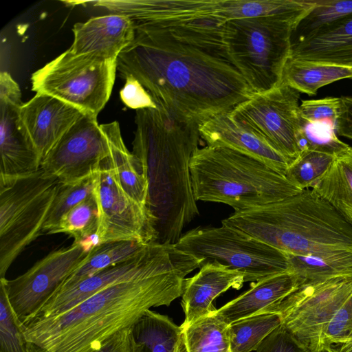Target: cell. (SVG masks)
Returning a JSON list of instances; mask_svg holds the SVG:
<instances>
[{
	"mask_svg": "<svg viewBox=\"0 0 352 352\" xmlns=\"http://www.w3.org/2000/svg\"><path fill=\"white\" fill-rule=\"evenodd\" d=\"M134 25V39L119 54L117 70L122 78L138 80L156 105L200 125L254 94L228 60L163 30Z\"/></svg>",
	"mask_w": 352,
	"mask_h": 352,
	"instance_id": "1",
	"label": "cell"
},
{
	"mask_svg": "<svg viewBox=\"0 0 352 352\" xmlns=\"http://www.w3.org/2000/svg\"><path fill=\"white\" fill-rule=\"evenodd\" d=\"M199 261L171 244L151 267L115 283L61 314L22 326L28 352H91L153 307L182 296Z\"/></svg>",
	"mask_w": 352,
	"mask_h": 352,
	"instance_id": "2",
	"label": "cell"
},
{
	"mask_svg": "<svg viewBox=\"0 0 352 352\" xmlns=\"http://www.w3.org/2000/svg\"><path fill=\"white\" fill-rule=\"evenodd\" d=\"M221 223L285 253L305 281L352 278V226L311 188Z\"/></svg>",
	"mask_w": 352,
	"mask_h": 352,
	"instance_id": "3",
	"label": "cell"
},
{
	"mask_svg": "<svg viewBox=\"0 0 352 352\" xmlns=\"http://www.w3.org/2000/svg\"><path fill=\"white\" fill-rule=\"evenodd\" d=\"M132 154L148 182L146 206L156 220L157 243L175 244L199 212L190 170L199 124L166 109L136 110Z\"/></svg>",
	"mask_w": 352,
	"mask_h": 352,
	"instance_id": "4",
	"label": "cell"
},
{
	"mask_svg": "<svg viewBox=\"0 0 352 352\" xmlns=\"http://www.w3.org/2000/svg\"><path fill=\"white\" fill-rule=\"evenodd\" d=\"M190 170L196 201L224 204L234 212L303 190L261 160L227 147H198L191 158Z\"/></svg>",
	"mask_w": 352,
	"mask_h": 352,
	"instance_id": "5",
	"label": "cell"
},
{
	"mask_svg": "<svg viewBox=\"0 0 352 352\" xmlns=\"http://www.w3.org/2000/svg\"><path fill=\"white\" fill-rule=\"evenodd\" d=\"M315 3L300 10L232 19L225 25L229 61L254 94L278 87L289 58L293 34Z\"/></svg>",
	"mask_w": 352,
	"mask_h": 352,
	"instance_id": "6",
	"label": "cell"
},
{
	"mask_svg": "<svg viewBox=\"0 0 352 352\" xmlns=\"http://www.w3.org/2000/svg\"><path fill=\"white\" fill-rule=\"evenodd\" d=\"M100 5L134 23L192 36L220 33L232 19L292 8L289 0H104Z\"/></svg>",
	"mask_w": 352,
	"mask_h": 352,
	"instance_id": "7",
	"label": "cell"
},
{
	"mask_svg": "<svg viewBox=\"0 0 352 352\" xmlns=\"http://www.w3.org/2000/svg\"><path fill=\"white\" fill-rule=\"evenodd\" d=\"M58 183L41 168L27 175L0 177V278L42 234Z\"/></svg>",
	"mask_w": 352,
	"mask_h": 352,
	"instance_id": "8",
	"label": "cell"
},
{
	"mask_svg": "<svg viewBox=\"0 0 352 352\" xmlns=\"http://www.w3.org/2000/svg\"><path fill=\"white\" fill-rule=\"evenodd\" d=\"M175 246L198 259L201 267L206 263L217 261L242 274L245 282H257L292 272L285 253L224 224L192 229L183 234Z\"/></svg>",
	"mask_w": 352,
	"mask_h": 352,
	"instance_id": "9",
	"label": "cell"
},
{
	"mask_svg": "<svg viewBox=\"0 0 352 352\" xmlns=\"http://www.w3.org/2000/svg\"><path fill=\"white\" fill-rule=\"evenodd\" d=\"M116 70L117 60L67 50L32 74V90L97 118L111 96Z\"/></svg>",
	"mask_w": 352,
	"mask_h": 352,
	"instance_id": "10",
	"label": "cell"
},
{
	"mask_svg": "<svg viewBox=\"0 0 352 352\" xmlns=\"http://www.w3.org/2000/svg\"><path fill=\"white\" fill-rule=\"evenodd\" d=\"M300 92L285 85L254 94L237 104L232 120L266 142L290 165L300 156Z\"/></svg>",
	"mask_w": 352,
	"mask_h": 352,
	"instance_id": "11",
	"label": "cell"
},
{
	"mask_svg": "<svg viewBox=\"0 0 352 352\" xmlns=\"http://www.w3.org/2000/svg\"><path fill=\"white\" fill-rule=\"evenodd\" d=\"M122 139L118 122L99 124L97 118L84 114L44 158L41 168L60 183L78 182L97 172Z\"/></svg>",
	"mask_w": 352,
	"mask_h": 352,
	"instance_id": "12",
	"label": "cell"
},
{
	"mask_svg": "<svg viewBox=\"0 0 352 352\" xmlns=\"http://www.w3.org/2000/svg\"><path fill=\"white\" fill-rule=\"evenodd\" d=\"M351 293L352 278L305 282L272 313H278L282 324L311 350L324 352L327 327Z\"/></svg>",
	"mask_w": 352,
	"mask_h": 352,
	"instance_id": "13",
	"label": "cell"
},
{
	"mask_svg": "<svg viewBox=\"0 0 352 352\" xmlns=\"http://www.w3.org/2000/svg\"><path fill=\"white\" fill-rule=\"evenodd\" d=\"M93 194L99 214L95 245L122 241L144 244L157 241L155 217L146 206L133 199L122 189L110 155L97 171Z\"/></svg>",
	"mask_w": 352,
	"mask_h": 352,
	"instance_id": "14",
	"label": "cell"
},
{
	"mask_svg": "<svg viewBox=\"0 0 352 352\" xmlns=\"http://www.w3.org/2000/svg\"><path fill=\"white\" fill-rule=\"evenodd\" d=\"M93 246L89 243L74 242L69 247L53 250L14 279L0 278L22 326L36 317Z\"/></svg>",
	"mask_w": 352,
	"mask_h": 352,
	"instance_id": "15",
	"label": "cell"
},
{
	"mask_svg": "<svg viewBox=\"0 0 352 352\" xmlns=\"http://www.w3.org/2000/svg\"><path fill=\"white\" fill-rule=\"evenodd\" d=\"M21 92L7 72L0 74V177H16L41 168V162L20 118Z\"/></svg>",
	"mask_w": 352,
	"mask_h": 352,
	"instance_id": "16",
	"label": "cell"
},
{
	"mask_svg": "<svg viewBox=\"0 0 352 352\" xmlns=\"http://www.w3.org/2000/svg\"><path fill=\"white\" fill-rule=\"evenodd\" d=\"M170 245L169 243H151L130 258L110 265L72 287L58 290L33 320L65 313L108 286L144 272L154 265Z\"/></svg>",
	"mask_w": 352,
	"mask_h": 352,
	"instance_id": "17",
	"label": "cell"
},
{
	"mask_svg": "<svg viewBox=\"0 0 352 352\" xmlns=\"http://www.w3.org/2000/svg\"><path fill=\"white\" fill-rule=\"evenodd\" d=\"M20 118L41 162L85 114L54 97L36 94L20 108Z\"/></svg>",
	"mask_w": 352,
	"mask_h": 352,
	"instance_id": "18",
	"label": "cell"
},
{
	"mask_svg": "<svg viewBox=\"0 0 352 352\" xmlns=\"http://www.w3.org/2000/svg\"><path fill=\"white\" fill-rule=\"evenodd\" d=\"M72 31L74 39L69 49L72 53L107 60H117L135 37V25L131 19L114 13L76 23Z\"/></svg>",
	"mask_w": 352,
	"mask_h": 352,
	"instance_id": "19",
	"label": "cell"
},
{
	"mask_svg": "<svg viewBox=\"0 0 352 352\" xmlns=\"http://www.w3.org/2000/svg\"><path fill=\"white\" fill-rule=\"evenodd\" d=\"M289 58L352 67V14L292 39Z\"/></svg>",
	"mask_w": 352,
	"mask_h": 352,
	"instance_id": "20",
	"label": "cell"
},
{
	"mask_svg": "<svg viewBox=\"0 0 352 352\" xmlns=\"http://www.w3.org/2000/svg\"><path fill=\"white\" fill-rule=\"evenodd\" d=\"M245 283L242 274L217 261L204 264L192 277L185 279L182 306L184 324H191L216 310L212 301L230 288L239 289Z\"/></svg>",
	"mask_w": 352,
	"mask_h": 352,
	"instance_id": "21",
	"label": "cell"
},
{
	"mask_svg": "<svg viewBox=\"0 0 352 352\" xmlns=\"http://www.w3.org/2000/svg\"><path fill=\"white\" fill-rule=\"evenodd\" d=\"M200 137L207 146L230 148L266 164L285 175L287 160L266 142L231 118L229 112L218 114L199 125Z\"/></svg>",
	"mask_w": 352,
	"mask_h": 352,
	"instance_id": "22",
	"label": "cell"
},
{
	"mask_svg": "<svg viewBox=\"0 0 352 352\" xmlns=\"http://www.w3.org/2000/svg\"><path fill=\"white\" fill-rule=\"evenodd\" d=\"M305 280L293 272H286L251 283L249 290L216 309L213 314L230 324L257 314L272 313Z\"/></svg>",
	"mask_w": 352,
	"mask_h": 352,
	"instance_id": "23",
	"label": "cell"
},
{
	"mask_svg": "<svg viewBox=\"0 0 352 352\" xmlns=\"http://www.w3.org/2000/svg\"><path fill=\"white\" fill-rule=\"evenodd\" d=\"M352 226V146L339 153L329 168L310 187Z\"/></svg>",
	"mask_w": 352,
	"mask_h": 352,
	"instance_id": "24",
	"label": "cell"
},
{
	"mask_svg": "<svg viewBox=\"0 0 352 352\" xmlns=\"http://www.w3.org/2000/svg\"><path fill=\"white\" fill-rule=\"evenodd\" d=\"M345 78H352V67L289 58L283 68L280 84L314 96L322 87Z\"/></svg>",
	"mask_w": 352,
	"mask_h": 352,
	"instance_id": "25",
	"label": "cell"
},
{
	"mask_svg": "<svg viewBox=\"0 0 352 352\" xmlns=\"http://www.w3.org/2000/svg\"><path fill=\"white\" fill-rule=\"evenodd\" d=\"M141 352H175L182 329L166 316L148 309L131 326Z\"/></svg>",
	"mask_w": 352,
	"mask_h": 352,
	"instance_id": "26",
	"label": "cell"
},
{
	"mask_svg": "<svg viewBox=\"0 0 352 352\" xmlns=\"http://www.w3.org/2000/svg\"><path fill=\"white\" fill-rule=\"evenodd\" d=\"M146 245L134 241H122L94 245L58 290L72 287L110 265L130 258Z\"/></svg>",
	"mask_w": 352,
	"mask_h": 352,
	"instance_id": "27",
	"label": "cell"
},
{
	"mask_svg": "<svg viewBox=\"0 0 352 352\" xmlns=\"http://www.w3.org/2000/svg\"><path fill=\"white\" fill-rule=\"evenodd\" d=\"M229 325L213 314L181 325L186 352H232Z\"/></svg>",
	"mask_w": 352,
	"mask_h": 352,
	"instance_id": "28",
	"label": "cell"
},
{
	"mask_svg": "<svg viewBox=\"0 0 352 352\" xmlns=\"http://www.w3.org/2000/svg\"><path fill=\"white\" fill-rule=\"evenodd\" d=\"M282 324L277 312L257 314L229 325L232 352L256 351L263 340Z\"/></svg>",
	"mask_w": 352,
	"mask_h": 352,
	"instance_id": "29",
	"label": "cell"
},
{
	"mask_svg": "<svg viewBox=\"0 0 352 352\" xmlns=\"http://www.w3.org/2000/svg\"><path fill=\"white\" fill-rule=\"evenodd\" d=\"M110 160L119 184L124 192L140 204L146 206L148 190L147 179L122 139L113 146Z\"/></svg>",
	"mask_w": 352,
	"mask_h": 352,
	"instance_id": "30",
	"label": "cell"
},
{
	"mask_svg": "<svg viewBox=\"0 0 352 352\" xmlns=\"http://www.w3.org/2000/svg\"><path fill=\"white\" fill-rule=\"evenodd\" d=\"M98 223V205L92 194L65 214L47 234L65 233L74 238V243H89L88 240L96 236Z\"/></svg>",
	"mask_w": 352,
	"mask_h": 352,
	"instance_id": "31",
	"label": "cell"
},
{
	"mask_svg": "<svg viewBox=\"0 0 352 352\" xmlns=\"http://www.w3.org/2000/svg\"><path fill=\"white\" fill-rule=\"evenodd\" d=\"M96 176L97 172L76 182L58 183L42 234H47L65 214L93 194Z\"/></svg>",
	"mask_w": 352,
	"mask_h": 352,
	"instance_id": "32",
	"label": "cell"
},
{
	"mask_svg": "<svg viewBox=\"0 0 352 352\" xmlns=\"http://www.w3.org/2000/svg\"><path fill=\"white\" fill-rule=\"evenodd\" d=\"M300 153L316 150L336 155L350 146L341 141L336 133V125L328 122H309L300 117Z\"/></svg>",
	"mask_w": 352,
	"mask_h": 352,
	"instance_id": "33",
	"label": "cell"
},
{
	"mask_svg": "<svg viewBox=\"0 0 352 352\" xmlns=\"http://www.w3.org/2000/svg\"><path fill=\"white\" fill-rule=\"evenodd\" d=\"M335 156L320 151H303L289 166L285 176L300 189L310 188L329 168Z\"/></svg>",
	"mask_w": 352,
	"mask_h": 352,
	"instance_id": "34",
	"label": "cell"
},
{
	"mask_svg": "<svg viewBox=\"0 0 352 352\" xmlns=\"http://www.w3.org/2000/svg\"><path fill=\"white\" fill-rule=\"evenodd\" d=\"M0 352H28L22 324L15 316L0 283Z\"/></svg>",
	"mask_w": 352,
	"mask_h": 352,
	"instance_id": "35",
	"label": "cell"
},
{
	"mask_svg": "<svg viewBox=\"0 0 352 352\" xmlns=\"http://www.w3.org/2000/svg\"><path fill=\"white\" fill-rule=\"evenodd\" d=\"M314 9L300 22L293 34L303 36L338 19L352 14V0H316Z\"/></svg>",
	"mask_w": 352,
	"mask_h": 352,
	"instance_id": "36",
	"label": "cell"
},
{
	"mask_svg": "<svg viewBox=\"0 0 352 352\" xmlns=\"http://www.w3.org/2000/svg\"><path fill=\"white\" fill-rule=\"evenodd\" d=\"M352 339V293L334 314L325 333L326 352Z\"/></svg>",
	"mask_w": 352,
	"mask_h": 352,
	"instance_id": "37",
	"label": "cell"
},
{
	"mask_svg": "<svg viewBox=\"0 0 352 352\" xmlns=\"http://www.w3.org/2000/svg\"><path fill=\"white\" fill-rule=\"evenodd\" d=\"M341 98L326 97L307 100L299 106L300 117L309 122H328L336 125L340 112Z\"/></svg>",
	"mask_w": 352,
	"mask_h": 352,
	"instance_id": "38",
	"label": "cell"
},
{
	"mask_svg": "<svg viewBox=\"0 0 352 352\" xmlns=\"http://www.w3.org/2000/svg\"><path fill=\"white\" fill-rule=\"evenodd\" d=\"M256 352L314 351L299 341L281 324L263 340Z\"/></svg>",
	"mask_w": 352,
	"mask_h": 352,
	"instance_id": "39",
	"label": "cell"
},
{
	"mask_svg": "<svg viewBox=\"0 0 352 352\" xmlns=\"http://www.w3.org/2000/svg\"><path fill=\"white\" fill-rule=\"evenodd\" d=\"M123 79L125 84L120 92V96L126 106L136 110L157 107L151 96L138 80L132 76H126Z\"/></svg>",
	"mask_w": 352,
	"mask_h": 352,
	"instance_id": "40",
	"label": "cell"
},
{
	"mask_svg": "<svg viewBox=\"0 0 352 352\" xmlns=\"http://www.w3.org/2000/svg\"><path fill=\"white\" fill-rule=\"evenodd\" d=\"M131 326L118 331L91 352H141Z\"/></svg>",
	"mask_w": 352,
	"mask_h": 352,
	"instance_id": "41",
	"label": "cell"
},
{
	"mask_svg": "<svg viewBox=\"0 0 352 352\" xmlns=\"http://www.w3.org/2000/svg\"><path fill=\"white\" fill-rule=\"evenodd\" d=\"M340 112L336 123L338 135L352 140V96H342Z\"/></svg>",
	"mask_w": 352,
	"mask_h": 352,
	"instance_id": "42",
	"label": "cell"
},
{
	"mask_svg": "<svg viewBox=\"0 0 352 352\" xmlns=\"http://www.w3.org/2000/svg\"><path fill=\"white\" fill-rule=\"evenodd\" d=\"M328 352H352V343L339 344L336 348L331 347Z\"/></svg>",
	"mask_w": 352,
	"mask_h": 352,
	"instance_id": "43",
	"label": "cell"
},
{
	"mask_svg": "<svg viewBox=\"0 0 352 352\" xmlns=\"http://www.w3.org/2000/svg\"><path fill=\"white\" fill-rule=\"evenodd\" d=\"M175 352H186V349H185V346H184V341H183V339H182H182H181L180 342H179V344H178V345H177Z\"/></svg>",
	"mask_w": 352,
	"mask_h": 352,
	"instance_id": "44",
	"label": "cell"
}]
</instances>
